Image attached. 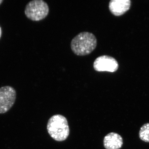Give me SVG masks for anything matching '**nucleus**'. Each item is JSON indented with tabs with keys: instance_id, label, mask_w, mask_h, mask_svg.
I'll return each mask as SVG.
<instances>
[{
	"instance_id": "nucleus-1",
	"label": "nucleus",
	"mask_w": 149,
	"mask_h": 149,
	"mask_svg": "<svg viewBox=\"0 0 149 149\" xmlns=\"http://www.w3.org/2000/svg\"><path fill=\"white\" fill-rule=\"evenodd\" d=\"M97 45V38L94 34L82 32L73 38L71 42V50L75 55H88L95 50Z\"/></svg>"
},
{
	"instance_id": "nucleus-2",
	"label": "nucleus",
	"mask_w": 149,
	"mask_h": 149,
	"mask_svg": "<svg viewBox=\"0 0 149 149\" xmlns=\"http://www.w3.org/2000/svg\"><path fill=\"white\" fill-rule=\"evenodd\" d=\"M47 129L51 137L56 141H64L69 136L68 123L66 118L61 115H55L50 118Z\"/></svg>"
},
{
	"instance_id": "nucleus-3",
	"label": "nucleus",
	"mask_w": 149,
	"mask_h": 149,
	"mask_svg": "<svg viewBox=\"0 0 149 149\" xmlns=\"http://www.w3.org/2000/svg\"><path fill=\"white\" fill-rule=\"evenodd\" d=\"M49 11V9L47 3L43 0H34L27 4L24 13L27 18L38 21L45 18Z\"/></svg>"
},
{
	"instance_id": "nucleus-4",
	"label": "nucleus",
	"mask_w": 149,
	"mask_h": 149,
	"mask_svg": "<svg viewBox=\"0 0 149 149\" xmlns=\"http://www.w3.org/2000/svg\"><path fill=\"white\" fill-rule=\"evenodd\" d=\"M16 99L14 88L9 86L0 88V114L6 113L13 107Z\"/></svg>"
},
{
	"instance_id": "nucleus-5",
	"label": "nucleus",
	"mask_w": 149,
	"mask_h": 149,
	"mask_svg": "<svg viewBox=\"0 0 149 149\" xmlns=\"http://www.w3.org/2000/svg\"><path fill=\"white\" fill-rule=\"evenodd\" d=\"M93 68L97 72H116L118 68L117 61L112 57L107 55L100 56L96 59Z\"/></svg>"
},
{
	"instance_id": "nucleus-6",
	"label": "nucleus",
	"mask_w": 149,
	"mask_h": 149,
	"mask_svg": "<svg viewBox=\"0 0 149 149\" xmlns=\"http://www.w3.org/2000/svg\"><path fill=\"white\" fill-rule=\"evenodd\" d=\"M130 0H111L109 2L110 11L115 16H121L130 8Z\"/></svg>"
},
{
	"instance_id": "nucleus-7",
	"label": "nucleus",
	"mask_w": 149,
	"mask_h": 149,
	"mask_svg": "<svg viewBox=\"0 0 149 149\" xmlns=\"http://www.w3.org/2000/svg\"><path fill=\"white\" fill-rule=\"evenodd\" d=\"M123 144L122 138L118 133H109L104 138V146L106 149H119Z\"/></svg>"
},
{
	"instance_id": "nucleus-8",
	"label": "nucleus",
	"mask_w": 149,
	"mask_h": 149,
	"mask_svg": "<svg viewBox=\"0 0 149 149\" xmlns=\"http://www.w3.org/2000/svg\"><path fill=\"white\" fill-rule=\"evenodd\" d=\"M139 137L144 142L149 143V123H146L141 127Z\"/></svg>"
},
{
	"instance_id": "nucleus-9",
	"label": "nucleus",
	"mask_w": 149,
	"mask_h": 149,
	"mask_svg": "<svg viewBox=\"0 0 149 149\" xmlns=\"http://www.w3.org/2000/svg\"><path fill=\"white\" fill-rule=\"evenodd\" d=\"M1 27H0V38H1Z\"/></svg>"
},
{
	"instance_id": "nucleus-10",
	"label": "nucleus",
	"mask_w": 149,
	"mask_h": 149,
	"mask_svg": "<svg viewBox=\"0 0 149 149\" xmlns=\"http://www.w3.org/2000/svg\"><path fill=\"white\" fill-rule=\"evenodd\" d=\"M3 0H0V4L2 2H3Z\"/></svg>"
}]
</instances>
